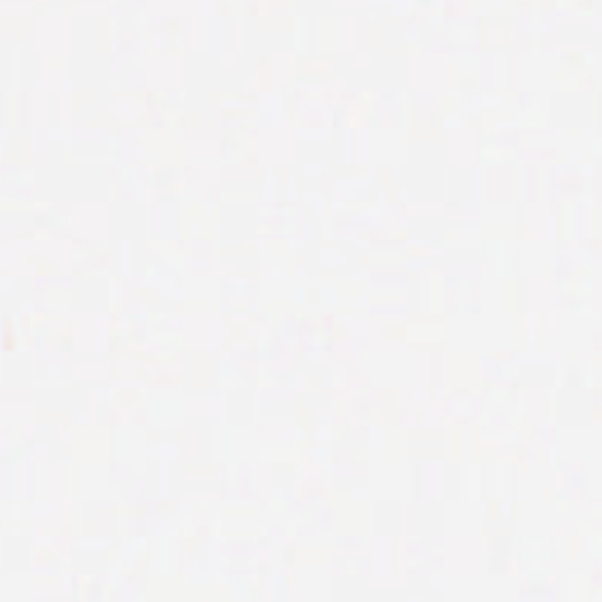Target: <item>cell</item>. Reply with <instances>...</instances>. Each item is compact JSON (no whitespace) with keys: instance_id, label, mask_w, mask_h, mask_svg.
Returning a JSON list of instances; mask_svg holds the SVG:
<instances>
[]
</instances>
